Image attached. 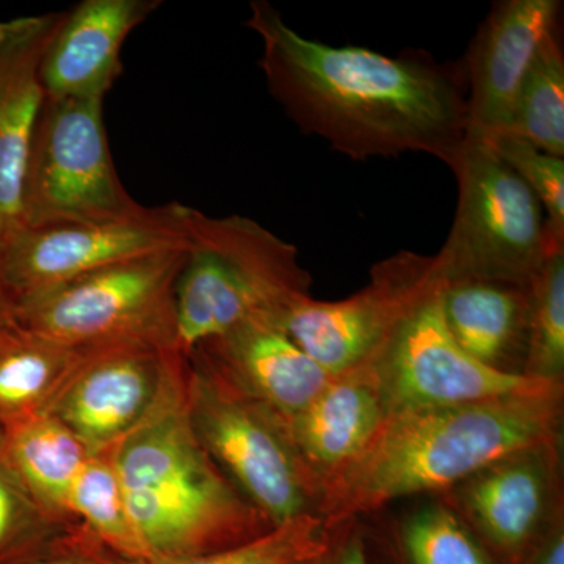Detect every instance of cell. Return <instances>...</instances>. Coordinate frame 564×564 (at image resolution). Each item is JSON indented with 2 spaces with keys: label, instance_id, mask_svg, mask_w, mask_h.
Returning <instances> with one entry per match:
<instances>
[{
  "label": "cell",
  "instance_id": "obj_1",
  "mask_svg": "<svg viewBox=\"0 0 564 564\" xmlns=\"http://www.w3.org/2000/svg\"><path fill=\"white\" fill-rule=\"evenodd\" d=\"M250 11L269 90L304 133L352 161L425 152L451 163L469 122L463 66L306 39L267 0Z\"/></svg>",
  "mask_w": 564,
  "mask_h": 564
},
{
  "label": "cell",
  "instance_id": "obj_2",
  "mask_svg": "<svg viewBox=\"0 0 564 564\" xmlns=\"http://www.w3.org/2000/svg\"><path fill=\"white\" fill-rule=\"evenodd\" d=\"M563 383L484 402L392 413L361 458L326 486V529L403 497L437 494L503 456L563 440Z\"/></svg>",
  "mask_w": 564,
  "mask_h": 564
},
{
  "label": "cell",
  "instance_id": "obj_3",
  "mask_svg": "<svg viewBox=\"0 0 564 564\" xmlns=\"http://www.w3.org/2000/svg\"><path fill=\"white\" fill-rule=\"evenodd\" d=\"M185 358L113 456L148 563L210 554L273 525L234 488L196 437L185 402Z\"/></svg>",
  "mask_w": 564,
  "mask_h": 564
},
{
  "label": "cell",
  "instance_id": "obj_4",
  "mask_svg": "<svg viewBox=\"0 0 564 564\" xmlns=\"http://www.w3.org/2000/svg\"><path fill=\"white\" fill-rule=\"evenodd\" d=\"M311 284L295 245L251 218L195 209L174 291L177 351L188 356L247 322L280 325L293 303L311 296Z\"/></svg>",
  "mask_w": 564,
  "mask_h": 564
},
{
  "label": "cell",
  "instance_id": "obj_5",
  "mask_svg": "<svg viewBox=\"0 0 564 564\" xmlns=\"http://www.w3.org/2000/svg\"><path fill=\"white\" fill-rule=\"evenodd\" d=\"M185 358V402L204 451L273 527L318 516L322 491L288 423L223 377L202 351Z\"/></svg>",
  "mask_w": 564,
  "mask_h": 564
},
{
  "label": "cell",
  "instance_id": "obj_6",
  "mask_svg": "<svg viewBox=\"0 0 564 564\" xmlns=\"http://www.w3.org/2000/svg\"><path fill=\"white\" fill-rule=\"evenodd\" d=\"M458 182L454 225L433 256L444 284L507 281L529 284L555 247L543 206L480 133L467 131L451 163Z\"/></svg>",
  "mask_w": 564,
  "mask_h": 564
},
{
  "label": "cell",
  "instance_id": "obj_7",
  "mask_svg": "<svg viewBox=\"0 0 564 564\" xmlns=\"http://www.w3.org/2000/svg\"><path fill=\"white\" fill-rule=\"evenodd\" d=\"M187 250L141 256L22 300L14 321L77 348L176 350L174 291Z\"/></svg>",
  "mask_w": 564,
  "mask_h": 564
},
{
  "label": "cell",
  "instance_id": "obj_8",
  "mask_svg": "<svg viewBox=\"0 0 564 564\" xmlns=\"http://www.w3.org/2000/svg\"><path fill=\"white\" fill-rule=\"evenodd\" d=\"M115 169L104 99L44 98L22 182V228L85 225L141 209Z\"/></svg>",
  "mask_w": 564,
  "mask_h": 564
},
{
  "label": "cell",
  "instance_id": "obj_9",
  "mask_svg": "<svg viewBox=\"0 0 564 564\" xmlns=\"http://www.w3.org/2000/svg\"><path fill=\"white\" fill-rule=\"evenodd\" d=\"M195 209L173 203L141 207L117 220L22 228L2 247L14 306L22 300L141 256L188 250Z\"/></svg>",
  "mask_w": 564,
  "mask_h": 564
},
{
  "label": "cell",
  "instance_id": "obj_10",
  "mask_svg": "<svg viewBox=\"0 0 564 564\" xmlns=\"http://www.w3.org/2000/svg\"><path fill=\"white\" fill-rule=\"evenodd\" d=\"M436 281L433 256L400 251L375 263L369 284L355 295L339 302L306 296L285 311L280 325L329 377H337L372 362Z\"/></svg>",
  "mask_w": 564,
  "mask_h": 564
},
{
  "label": "cell",
  "instance_id": "obj_11",
  "mask_svg": "<svg viewBox=\"0 0 564 564\" xmlns=\"http://www.w3.org/2000/svg\"><path fill=\"white\" fill-rule=\"evenodd\" d=\"M444 285L436 281L423 293L373 359L391 414L484 402L558 384L497 372L464 351L445 322Z\"/></svg>",
  "mask_w": 564,
  "mask_h": 564
},
{
  "label": "cell",
  "instance_id": "obj_12",
  "mask_svg": "<svg viewBox=\"0 0 564 564\" xmlns=\"http://www.w3.org/2000/svg\"><path fill=\"white\" fill-rule=\"evenodd\" d=\"M563 440L503 456L437 494L497 564H521L564 513Z\"/></svg>",
  "mask_w": 564,
  "mask_h": 564
},
{
  "label": "cell",
  "instance_id": "obj_13",
  "mask_svg": "<svg viewBox=\"0 0 564 564\" xmlns=\"http://www.w3.org/2000/svg\"><path fill=\"white\" fill-rule=\"evenodd\" d=\"M182 359L180 351L147 345L95 348L50 413L91 455L99 454L120 444L147 417Z\"/></svg>",
  "mask_w": 564,
  "mask_h": 564
},
{
  "label": "cell",
  "instance_id": "obj_14",
  "mask_svg": "<svg viewBox=\"0 0 564 564\" xmlns=\"http://www.w3.org/2000/svg\"><path fill=\"white\" fill-rule=\"evenodd\" d=\"M560 0H503L473 41L464 66L467 131L484 137L510 131L516 101L543 41L556 32Z\"/></svg>",
  "mask_w": 564,
  "mask_h": 564
},
{
  "label": "cell",
  "instance_id": "obj_15",
  "mask_svg": "<svg viewBox=\"0 0 564 564\" xmlns=\"http://www.w3.org/2000/svg\"><path fill=\"white\" fill-rule=\"evenodd\" d=\"M65 11L0 21V250L22 229V182L44 93L41 63Z\"/></svg>",
  "mask_w": 564,
  "mask_h": 564
},
{
  "label": "cell",
  "instance_id": "obj_16",
  "mask_svg": "<svg viewBox=\"0 0 564 564\" xmlns=\"http://www.w3.org/2000/svg\"><path fill=\"white\" fill-rule=\"evenodd\" d=\"M389 415L388 395L372 361L332 377L313 402L285 423L323 494L361 458Z\"/></svg>",
  "mask_w": 564,
  "mask_h": 564
},
{
  "label": "cell",
  "instance_id": "obj_17",
  "mask_svg": "<svg viewBox=\"0 0 564 564\" xmlns=\"http://www.w3.org/2000/svg\"><path fill=\"white\" fill-rule=\"evenodd\" d=\"M161 0H84L63 13L41 63L52 98L104 99L121 74L124 41Z\"/></svg>",
  "mask_w": 564,
  "mask_h": 564
},
{
  "label": "cell",
  "instance_id": "obj_18",
  "mask_svg": "<svg viewBox=\"0 0 564 564\" xmlns=\"http://www.w3.org/2000/svg\"><path fill=\"white\" fill-rule=\"evenodd\" d=\"M196 350L223 377L284 422L303 411L332 380L278 323L270 321L243 323Z\"/></svg>",
  "mask_w": 564,
  "mask_h": 564
},
{
  "label": "cell",
  "instance_id": "obj_19",
  "mask_svg": "<svg viewBox=\"0 0 564 564\" xmlns=\"http://www.w3.org/2000/svg\"><path fill=\"white\" fill-rule=\"evenodd\" d=\"M443 311L452 336L464 351L497 372L522 375L529 348V284H445Z\"/></svg>",
  "mask_w": 564,
  "mask_h": 564
},
{
  "label": "cell",
  "instance_id": "obj_20",
  "mask_svg": "<svg viewBox=\"0 0 564 564\" xmlns=\"http://www.w3.org/2000/svg\"><path fill=\"white\" fill-rule=\"evenodd\" d=\"M90 351L33 332L17 321L0 329V426L50 413Z\"/></svg>",
  "mask_w": 564,
  "mask_h": 564
},
{
  "label": "cell",
  "instance_id": "obj_21",
  "mask_svg": "<svg viewBox=\"0 0 564 564\" xmlns=\"http://www.w3.org/2000/svg\"><path fill=\"white\" fill-rule=\"evenodd\" d=\"M3 452L22 485L54 518H70L68 499L90 452L55 415L43 413L0 426Z\"/></svg>",
  "mask_w": 564,
  "mask_h": 564
},
{
  "label": "cell",
  "instance_id": "obj_22",
  "mask_svg": "<svg viewBox=\"0 0 564 564\" xmlns=\"http://www.w3.org/2000/svg\"><path fill=\"white\" fill-rule=\"evenodd\" d=\"M68 510L74 521L87 527L115 552L132 562L148 563L129 516L113 447L87 459L70 488Z\"/></svg>",
  "mask_w": 564,
  "mask_h": 564
},
{
  "label": "cell",
  "instance_id": "obj_23",
  "mask_svg": "<svg viewBox=\"0 0 564 564\" xmlns=\"http://www.w3.org/2000/svg\"><path fill=\"white\" fill-rule=\"evenodd\" d=\"M393 538L399 564H497L462 516L440 497L403 514Z\"/></svg>",
  "mask_w": 564,
  "mask_h": 564
},
{
  "label": "cell",
  "instance_id": "obj_24",
  "mask_svg": "<svg viewBox=\"0 0 564 564\" xmlns=\"http://www.w3.org/2000/svg\"><path fill=\"white\" fill-rule=\"evenodd\" d=\"M556 32L538 50L519 91L510 131L505 133L564 158V57Z\"/></svg>",
  "mask_w": 564,
  "mask_h": 564
},
{
  "label": "cell",
  "instance_id": "obj_25",
  "mask_svg": "<svg viewBox=\"0 0 564 564\" xmlns=\"http://www.w3.org/2000/svg\"><path fill=\"white\" fill-rule=\"evenodd\" d=\"M529 348L522 375L564 381V251L554 252L529 282Z\"/></svg>",
  "mask_w": 564,
  "mask_h": 564
},
{
  "label": "cell",
  "instance_id": "obj_26",
  "mask_svg": "<svg viewBox=\"0 0 564 564\" xmlns=\"http://www.w3.org/2000/svg\"><path fill=\"white\" fill-rule=\"evenodd\" d=\"M74 524L44 510L14 473L0 432V564H14Z\"/></svg>",
  "mask_w": 564,
  "mask_h": 564
},
{
  "label": "cell",
  "instance_id": "obj_27",
  "mask_svg": "<svg viewBox=\"0 0 564 564\" xmlns=\"http://www.w3.org/2000/svg\"><path fill=\"white\" fill-rule=\"evenodd\" d=\"M326 540L328 529L322 519L304 514L234 547L187 558L158 560L143 564H295L322 551Z\"/></svg>",
  "mask_w": 564,
  "mask_h": 564
},
{
  "label": "cell",
  "instance_id": "obj_28",
  "mask_svg": "<svg viewBox=\"0 0 564 564\" xmlns=\"http://www.w3.org/2000/svg\"><path fill=\"white\" fill-rule=\"evenodd\" d=\"M494 151L536 196L555 247L564 248V158H556L513 133L486 137Z\"/></svg>",
  "mask_w": 564,
  "mask_h": 564
},
{
  "label": "cell",
  "instance_id": "obj_29",
  "mask_svg": "<svg viewBox=\"0 0 564 564\" xmlns=\"http://www.w3.org/2000/svg\"><path fill=\"white\" fill-rule=\"evenodd\" d=\"M14 564H143L132 562L74 522Z\"/></svg>",
  "mask_w": 564,
  "mask_h": 564
},
{
  "label": "cell",
  "instance_id": "obj_30",
  "mask_svg": "<svg viewBox=\"0 0 564 564\" xmlns=\"http://www.w3.org/2000/svg\"><path fill=\"white\" fill-rule=\"evenodd\" d=\"M295 564H372L361 521L348 519L328 529L325 547Z\"/></svg>",
  "mask_w": 564,
  "mask_h": 564
},
{
  "label": "cell",
  "instance_id": "obj_31",
  "mask_svg": "<svg viewBox=\"0 0 564 564\" xmlns=\"http://www.w3.org/2000/svg\"><path fill=\"white\" fill-rule=\"evenodd\" d=\"M521 564H564V513L555 519Z\"/></svg>",
  "mask_w": 564,
  "mask_h": 564
},
{
  "label": "cell",
  "instance_id": "obj_32",
  "mask_svg": "<svg viewBox=\"0 0 564 564\" xmlns=\"http://www.w3.org/2000/svg\"><path fill=\"white\" fill-rule=\"evenodd\" d=\"M14 322V300L7 284L2 265V250H0V329Z\"/></svg>",
  "mask_w": 564,
  "mask_h": 564
}]
</instances>
